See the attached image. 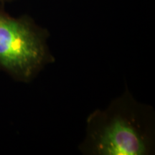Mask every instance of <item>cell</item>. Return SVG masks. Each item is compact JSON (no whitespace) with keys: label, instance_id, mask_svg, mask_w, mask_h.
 Instances as JSON below:
<instances>
[{"label":"cell","instance_id":"obj_1","mask_svg":"<svg viewBox=\"0 0 155 155\" xmlns=\"http://www.w3.org/2000/svg\"><path fill=\"white\" fill-rule=\"evenodd\" d=\"M153 108L137 101L128 90L86 121L82 153L89 155H148L154 152Z\"/></svg>","mask_w":155,"mask_h":155},{"label":"cell","instance_id":"obj_2","mask_svg":"<svg viewBox=\"0 0 155 155\" xmlns=\"http://www.w3.org/2000/svg\"><path fill=\"white\" fill-rule=\"evenodd\" d=\"M46 40L30 17L15 18L0 7V69L19 81L32 80L51 61Z\"/></svg>","mask_w":155,"mask_h":155},{"label":"cell","instance_id":"obj_3","mask_svg":"<svg viewBox=\"0 0 155 155\" xmlns=\"http://www.w3.org/2000/svg\"><path fill=\"white\" fill-rule=\"evenodd\" d=\"M8 1H10V0H0V6L2 5V4L6 2H8Z\"/></svg>","mask_w":155,"mask_h":155}]
</instances>
